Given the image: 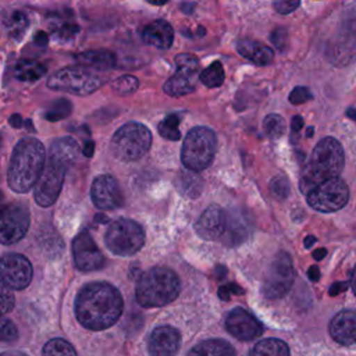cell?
Here are the masks:
<instances>
[{
	"mask_svg": "<svg viewBox=\"0 0 356 356\" xmlns=\"http://www.w3.org/2000/svg\"><path fill=\"white\" fill-rule=\"evenodd\" d=\"M122 307V296L115 286L107 282H90L76 295L75 316L85 328L102 331L118 321Z\"/></svg>",
	"mask_w": 356,
	"mask_h": 356,
	"instance_id": "1",
	"label": "cell"
},
{
	"mask_svg": "<svg viewBox=\"0 0 356 356\" xmlns=\"http://www.w3.org/2000/svg\"><path fill=\"white\" fill-rule=\"evenodd\" d=\"M46 164V152L40 140L35 138L21 139L11 154L7 184L18 193L28 192L35 186Z\"/></svg>",
	"mask_w": 356,
	"mask_h": 356,
	"instance_id": "2",
	"label": "cell"
},
{
	"mask_svg": "<svg viewBox=\"0 0 356 356\" xmlns=\"http://www.w3.org/2000/svg\"><path fill=\"white\" fill-rule=\"evenodd\" d=\"M343 163L345 154L342 145L331 136L321 139L314 146L310 159L302 170L299 178L300 191L307 195L313 188L324 181L339 177L343 170Z\"/></svg>",
	"mask_w": 356,
	"mask_h": 356,
	"instance_id": "3",
	"label": "cell"
},
{
	"mask_svg": "<svg viewBox=\"0 0 356 356\" xmlns=\"http://www.w3.org/2000/svg\"><path fill=\"white\" fill-rule=\"evenodd\" d=\"M178 275L167 267H153L143 273L136 284V300L143 307H161L179 295Z\"/></svg>",
	"mask_w": 356,
	"mask_h": 356,
	"instance_id": "4",
	"label": "cell"
},
{
	"mask_svg": "<svg viewBox=\"0 0 356 356\" xmlns=\"http://www.w3.org/2000/svg\"><path fill=\"white\" fill-rule=\"evenodd\" d=\"M216 147V134L207 127H195L184 139L181 160L189 171H202L211 164Z\"/></svg>",
	"mask_w": 356,
	"mask_h": 356,
	"instance_id": "5",
	"label": "cell"
},
{
	"mask_svg": "<svg viewBox=\"0 0 356 356\" xmlns=\"http://www.w3.org/2000/svg\"><path fill=\"white\" fill-rule=\"evenodd\" d=\"M152 145V132L140 122H127L111 138V152L122 161H135L143 157Z\"/></svg>",
	"mask_w": 356,
	"mask_h": 356,
	"instance_id": "6",
	"label": "cell"
},
{
	"mask_svg": "<svg viewBox=\"0 0 356 356\" xmlns=\"http://www.w3.org/2000/svg\"><path fill=\"white\" fill-rule=\"evenodd\" d=\"M102 85L103 78L85 67H64L47 79V86L50 89L76 96H88Z\"/></svg>",
	"mask_w": 356,
	"mask_h": 356,
	"instance_id": "7",
	"label": "cell"
},
{
	"mask_svg": "<svg viewBox=\"0 0 356 356\" xmlns=\"http://www.w3.org/2000/svg\"><path fill=\"white\" fill-rule=\"evenodd\" d=\"M106 246L117 256H132L145 245V231L131 218L113 221L104 236Z\"/></svg>",
	"mask_w": 356,
	"mask_h": 356,
	"instance_id": "8",
	"label": "cell"
},
{
	"mask_svg": "<svg viewBox=\"0 0 356 356\" xmlns=\"http://www.w3.org/2000/svg\"><path fill=\"white\" fill-rule=\"evenodd\" d=\"M295 280L292 259L286 252H278L273 259L264 277L261 292L267 299H278L285 296Z\"/></svg>",
	"mask_w": 356,
	"mask_h": 356,
	"instance_id": "9",
	"label": "cell"
},
{
	"mask_svg": "<svg viewBox=\"0 0 356 356\" xmlns=\"http://www.w3.org/2000/svg\"><path fill=\"white\" fill-rule=\"evenodd\" d=\"M309 206L317 211L332 213L342 209L349 200V189L339 177L330 178L306 195Z\"/></svg>",
	"mask_w": 356,
	"mask_h": 356,
	"instance_id": "10",
	"label": "cell"
},
{
	"mask_svg": "<svg viewBox=\"0 0 356 356\" xmlns=\"http://www.w3.org/2000/svg\"><path fill=\"white\" fill-rule=\"evenodd\" d=\"M199 60L191 53H181L175 58V72L164 83V92L179 97L195 90L199 79Z\"/></svg>",
	"mask_w": 356,
	"mask_h": 356,
	"instance_id": "11",
	"label": "cell"
},
{
	"mask_svg": "<svg viewBox=\"0 0 356 356\" xmlns=\"http://www.w3.org/2000/svg\"><path fill=\"white\" fill-rule=\"evenodd\" d=\"M67 170L65 165L46 159L44 168L33 186L35 202L39 206L50 207L57 200Z\"/></svg>",
	"mask_w": 356,
	"mask_h": 356,
	"instance_id": "12",
	"label": "cell"
},
{
	"mask_svg": "<svg viewBox=\"0 0 356 356\" xmlns=\"http://www.w3.org/2000/svg\"><path fill=\"white\" fill-rule=\"evenodd\" d=\"M327 58L339 67L356 61V19H348L341 24L327 46Z\"/></svg>",
	"mask_w": 356,
	"mask_h": 356,
	"instance_id": "13",
	"label": "cell"
},
{
	"mask_svg": "<svg viewBox=\"0 0 356 356\" xmlns=\"http://www.w3.org/2000/svg\"><path fill=\"white\" fill-rule=\"evenodd\" d=\"M29 211L25 204L11 203L1 211L0 241L3 245H11L22 239L29 228Z\"/></svg>",
	"mask_w": 356,
	"mask_h": 356,
	"instance_id": "14",
	"label": "cell"
},
{
	"mask_svg": "<svg viewBox=\"0 0 356 356\" xmlns=\"http://www.w3.org/2000/svg\"><path fill=\"white\" fill-rule=\"evenodd\" d=\"M29 260L18 253H7L1 259V282L11 289H24L32 281Z\"/></svg>",
	"mask_w": 356,
	"mask_h": 356,
	"instance_id": "15",
	"label": "cell"
},
{
	"mask_svg": "<svg viewBox=\"0 0 356 356\" xmlns=\"http://www.w3.org/2000/svg\"><path fill=\"white\" fill-rule=\"evenodd\" d=\"M75 267L81 271H95L104 266V256L88 232H81L72 241Z\"/></svg>",
	"mask_w": 356,
	"mask_h": 356,
	"instance_id": "16",
	"label": "cell"
},
{
	"mask_svg": "<svg viewBox=\"0 0 356 356\" xmlns=\"http://www.w3.org/2000/svg\"><path fill=\"white\" fill-rule=\"evenodd\" d=\"M90 197L93 204L100 210L118 209L124 202L117 179L107 174L95 178L90 188Z\"/></svg>",
	"mask_w": 356,
	"mask_h": 356,
	"instance_id": "17",
	"label": "cell"
},
{
	"mask_svg": "<svg viewBox=\"0 0 356 356\" xmlns=\"http://www.w3.org/2000/svg\"><path fill=\"white\" fill-rule=\"evenodd\" d=\"M225 327L231 335L241 341L256 339L264 331L261 323L242 307H235L229 312L225 318Z\"/></svg>",
	"mask_w": 356,
	"mask_h": 356,
	"instance_id": "18",
	"label": "cell"
},
{
	"mask_svg": "<svg viewBox=\"0 0 356 356\" xmlns=\"http://www.w3.org/2000/svg\"><path fill=\"white\" fill-rule=\"evenodd\" d=\"M228 224V211L220 206H209L196 222L197 234L206 241L222 239Z\"/></svg>",
	"mask_w": 356,
	"mask_h": 356,
	"instance_id": "19",
	"label": "cell"
},
{
	"mask_svg": "<svg viewBox=\"0 0 356 356\" xmlns=\"http://www.w3.org/2000/svg\"><path fill=\"white\" fill-rule=\"evenodd\" d=\"M147 348L152 356H175L181 348V334L171 325H160L152 331Z\"/></svg>",
	"mask_w": 356,
	"mask_h": 356,
	"instance_id": "20",
	"label": "cell"
},
{
	"mask_svg": "<svg viewBox=\"0 0 356 356\" xmlns=\"http://www.w3.org/2000/svg\"><path fill=\"white\" fill-rule=\"evenodd\" d=\"M330 335L341 345H352L356 342V312L342 310L332 317L328 325Z\"/></svg>",
	"mask_w": 356,
	"mask_h": 356,
	"instance_id": "21",
	"label": "cell"
},
{
	"mask_svg": "<svg viewBox=\"0 0 356 356\" xmlns=\"http://www.w3.org/2000/svg\"><path fill=\"white\" fill-rule=\"evenodd\" d=\"M142 40L157 49H168L174 42V29L164 19H156L142 29Z\"/></svg>",
	"mask_w": 356,
	"mask_h": 356,
	"instance_id": "22",
	"label": "cell"
},
{
	"mask_svg": "<svg viewBox=\"0 0 356 356\" xmlns=\"http://www.w3.org/2000/svg\"><path fill=\"white\" fill-rule=\"evenodd\" d=\"M250 227H252L250 221L243 213L236 210L228 211V224L221 241L228 246H236L243 241H246L252 229Z\"/></svg>",
	"mask_w": 356,
	"mask_h": 356,
	"instance_id": "23",
	"label": "cell"
},
{
	"mask_svg": "<svg viewBox=\"0 0 356 356\" xmlns=\"http://www.w3.org/2000/svg\"><path fill=\"white\" fill-rule=\"evenodd\" d=\"M238 53L256 65H267L274 58V51L267 44L253 39H241L236 43Z\"/></svg>",
	"mask_w": 356,
	"mask_h": 356,
	"instance_id": "24",
	"label": "cell"
},
{
	"mask_svg": "<svg viewBox=\"0 0 356 356\" xmlns=\"http://www.w3.org/2000/svg\"><path fill=\"white\" fill-rule=\"evenodd\" d=\"M79 150L81 149L74 138H70V136L58 138L51 143L47 159L57 161L65 165L67 168H70L78 160Z\"/></svg>",
	"mask_w": 356,
	"mask_h": 356,
	"instance_id": "25",
	"label": "cell"
},
{
	"mask_svg": "<svg viewBox=\"0 0 356 356\" xmlns=\"http://www.w3.org/2000/svg\"><path fill=\"white\" fill-rule=\"evenodd\" d=\"M76 61L78 64L86 67V68H92V70H110L115 65L117 58L115 54L110 50H88V51H82L76 56Z\"/></svg>",
	"mask_w": 356,
	"mask_h": 356,
	"instance_id": "26",
	"label": "cell"
},
{
	"mask_svg": "<svg viewBox=\"0 0 356 356\" xmlns=\"http://www.w3.org/2000/svg\"><path fill=\"white\" fill-rule=\"evenodd\" d=\"M188 356H236V352L227 341L206 339L192 348Z\"/></svg>",
	"mask_w": 356,
	"mask_h": 356,
	"instance_id": "27",
	"label": "cell"
},
{
	"mask_svg": "<svg viewBox=\"0 0 356 356\" xmlns=\"http://www.w3.org/2000/svg\"><path fill=\"white\" fill-rule=\"evenodd\" d=\"M44 74H46L44 64L35 60H29V58L19 60L14 67V76L22 82L38 81Z\"/></svg>",
	"mask_w": 356,
	"mask_h": 356,
	"instance_id": "28",
	"label": "cell"
},
{
	"mask_svg": "<svg viewBox=\"0 0 356 356\" xmlns=\"http://www.w3.org/2000/svg\"><path fill=\"white\" fill-rule=\"evenodd\" d=\"M249 356H291L288 345L277 338L259 341L250 350Z\"/></svg>",
	"mask_w": 356,
	"mask_h": 356,
	"instance_id": "29",
	"label": "cell"
},
{
	"mask_svg": "<svg viewBox=\"0 0 356 356\" xmlns=\"http://www.w3.org/2000/svg\"><path fill=\"white\" fill-rule=\"evenodd\" d=\"M28 26H29V19L24 11H19V10L11 11L4 18V28L8 36L14 40H19L25 35Z\"/></svg>",
	"mask_w": 356,
	"mask_h": 356,
	"instance_id": "30",
	"label": "cell"
},
{
	"mask_svg": "<svg viewBox=\"0 0 356 356\" xmlns=\"http://www.w3.org/2000/svg\"><path fill=\"white\" fill-rule=\"evenodd\" d=\"M175 186L184 196H188L192 199L197 197L203 189L202 179L196 174H192V172L179 174L175 181Z\"/></svg>",
	"mask_w": 356,
	"mask_h": 356,
	"instance_id": "31",
	"label": "cell"
},
{
	"mask_svg": "<svg viewBox=\"0 0 356 356\" xmlns=\"http://www.w3.org/2000/svg\"><path fill=\"white\" fill-rule=\"evenodd\" d=\"M199 81L207 88H218L224 82V68L220 61H213L207 68H204L200 75Z\"/></svg>",
	"mask_w": 356,
	"mask_h": 356,
	"instance_id": "32",
	"label": "cell"
},
{
	"mask_svg": "<svg viewBox=\"0 0 356 356\" xmlns=\"http://www.w3.org/2000/svg\"><path fill=\"white\" fill-rule=\"evenodd\" d=\"M42 356H78L74 346L63 338H53L43 346Z\"/></svg>",
	"mask_w": 356,
	"mask_h": 356,
	"instance_id": "33",
	"label": "cell"
},
{
	"mask_svg": "<svg viewBox=\"0 0 356 356\" xmlns=\"http://www.w3.org/2000/svg\"><path fill=\"white\" fill-rule=\"evenodd\" d=\"M51 28H53L54 38H57L61 42L71 40L79 32V26L76 24H74L72 21H68L65 18H58V17H56L54 24H51Z\"/></svg>",
	"mask_w": 356,
	"mask_h": 356,
	"instance_id": "34",
	"label": "cell"
},
{
	"mask_svg": "<svg viewBox=\"0 0 356 356\" xmlns=\"http://www.w3.org/2000/svg\"><path fill=\"white\" fill-rule=\"evenodd\" d=\"M139 86V81L134 75H121L111 82V90L118 96H128L134 93Z\"/></svg>",
	"mask_w": 356,
	"mask_h": 356,
	"instance_id": "35",
	"label": "cell"
},
{
	"mask_svg": "<svg viewBox=\"0 0 356 356\" xmlns=\"http://www.w3.org/2000/svg\"><path fill=\"white\" fill-rule=\"evenodd\" d=\"M263 129L271 139H278L285 132V120L280 114H268L263 120Z\"/></svg>",
	"mask_w": 356,
	"mask_h": 356,
	"instance_id": "36",
	"label": "cell"
},
{
	"mask_svg": "<svg viewBox=\"0 0 356 356\" xmlns=\"http://www.w3.org/2000/svg\"><path fill=\"white\" fill-rule=\"evenodd\" d=\"M178 125H179V117L177 114H170L159 124V134L165 139L178 140L181 138Z\"/></svg>",
	"mask_w": 356,
	"mask_h": 356,
	"instance_id": "37",
	"label": "cell"
},
{
	"mask_svg": "<svg viewBox=\"0 0 356 356\" xmlns=\"http://www.w3.org/2000/svg\"><path fill=\"white\" fill-rule=\"evenodd\" d=\"M71 111H72V104L67 99H57L50 104V107L44 113V118L49 121H60L68 117Z\"/></svg>",
	"mask_w": 356,
	"mask_h": 356,
	"instance_id": "38",
	"label": "cell"
},
{
	"mask_svg": "<svg viewBox=\"0 0 356 356\" xmlns=\"http://www.w3.org/2000/svg\"><path fill=\"white\" fill-rule=\"evenodd\" d=\"M289 191H291L289 181L285 177L278 175V177L271 179V182H270V192H271V195L275 199H278V200L286 199L288 195H289Z\"/></svg>",
	"mask_w": 356,
	"mask_h": 356,
	"instance_id": "39",
	"label": "cell"
},
{
	"mask_svg": "<svg viewBox=\"0 0 356 356\" xmlns=\"http://www.w3.org/2000/svg\"><path fill=\"white\" fill-rule=\"evenodd\" d=\"M0 335L4 342H14L18 338V330L11 320L3 318L0 324Z\"/></svg>",
	"mask_w": 356,
	"mask_h": 356,
	"instance_id": "40",
	"label": "cell"
},
{
	"mask_svg": "<svg viewBox=\"0 0 356 356\" xmlns=\"http://www.w3.org/2000/svg\"><path fill=\"white\" fill-rule=\"evenodd\" d=\"M313 96L310 93V90L305 86H296L291 93H289V102L292 104H302L307 100H310Z\"/></svg>",
	"mask_w": 356,
	"mask_h": 356,
	"instance_id": "41",
	"label": "cell"
},
{
	"mask_svg": "<svg viewBox=\"0 0 356 356\" xmlns=\"http://www.w3.org/2000/svg\"><path fill=\"white\" fill-rule=\"evenodd\" d=\"M270 39L273 42V44L278 49V50H285V46L288 43V33H286V29L284 28H277L271 32L270 35Z\"/></svg>",
	"mask_w": 356,
	"mask_h": 356,
	"instance_id": "42",
	"label": "cell"
},
{
	"mask_svg": "<svg viewBox=\"0 0 356 356\" xmlns=\"http://www.w3.org/2000/svg\"><path fill=\"white\" fill-rule=\"evenodd\" d=\"M14 307V296L11 293V288L6 284H1V313L6 314L11 312Z\"/></svg>",
	"mask_w": 356,
	"mask_h": 356,
	"instance_id": "43",
	"label": "cell"
},
{
	"mask_svg": "<svg viewBox=\"0 0 356 356\" xmlns=\"http://www.w3.org/2000/svg\"><path fill=\"white\" fill-rule=\"evenodd\" d=\"M300 0H274V10L280 14H289L299 7Z\"/></svg>",
	"mask_w": 356,
	"mask_h": 356,
	"instance_id": "44",
	"label": "cell"
},
{
	"mask_svg": "<svg viewBox=\"0 0 356 356\" xmlns=\"http://www.w3.org/2000/svg\"><path fill=\"white\" fill-rule=\"evenodd\" d=\"M235 293V292H238V293H242L243 291L238 286V285H235V284H229V285H227V286H221L220 289H218V295H220V298L221 299H228V295H231V293Z\"/></svg>",
	"mask_w": 356,
	"mask_h": 356,
	"instance_id": "45",
	"label": "cell"
},
{
	"mask_svg": "<svg viewBox=\"0 0 356 356\" xmlns=\"http://www.w3.org/2000/svg\"><path fill=\"white\" fill-rule=\"evenodd\" d=\"M349 285H350V281H342V282H334L331 286H330V289H328V293L331 295V296H337V295H339L341 292H343V291H346L348 288H349Z\"/></svg>",
	"mask_w": 356,
	"mask_h": 356,
	"instance_id": "46",
	"label": "cell"
},
{
	"mask_svg": "<svg viewBox=\"0 0 356 356\" xmlns=\"http://www.w3.org/2000/svg\"><path fill=\"white\" fill-rule=\"evenodd\" d=\"M47 40H49L47 33L43 32V31L36 32V35H35V38H33V42H35V44H38V46H46V44H47Z\"/></svg>",
	"mask_w": 356,
	"mask_h": 356,
	"instance_id": "47",
	"label": "cell"
},
{
	"mask_svg": "<svg viewBox=\"0 0 356 356\" xmlns=\"http://www.w3.org/2000/svg\"><path fill=\"white\" fill-rule=\"evenodd\" d=\"M302 127H303V118H302L300 115H295V117L292 118V121H291V129H292V132H293V134L299 132V131L302 129Z\"/></svg>",
	"mask_w": 356,
	"mask_h": 356,
	"instance_id": "48",
	"label": "cell"
},
{
	"mask_svg": "<svg viewBox=\"0 0 356 356\" xmlns=\"http://www.w3.org/2000/svg\"><path fill=\"white\" fill-rule=\"evenodd\" d=\"M8 121H10V125L14 127V128H21L22 124H24L22 122V117L19 114H13Z\"/></svg>",
	"mask_w": 356,
	"mask_h": 356,
	"instance_id": "49",
	"label": "cell"
},
{
	"mask_svg": "<svg viewBox=\"0 0 356 356\" xmlns=\"http://www.w3.org/2000/svg\"><path fill=\"white\" fill-rule=\"evenodd\" d=\"M307 275H309V278L312 280V281H318L320 280V270H318V267L317 266H312L310 268H309V271H307Z\"/></svg>",
	"mask_w": 356,
	"mask_h": 356,
	"instance_id": "50",
	"label": "cell"
},
{
	"mask_svg": "<svg viewBox=\"0 0 356 356\" xmlns=\"http://www.w3.org/2000/svg\"><path fill=\"white\" fill-rule=\"evenodd\" d=\"M93 149H95L93 140H88V142L85 143V146H83V154H85L86 157H92V156H93Z\"/></svg>",
	"mask_w": 356,
	"mask_h": 356,
	"instance_id": "51",
	"label": "cell"
},
{
	"mask_svg": "<svg viewBox=\"0 0 356 356\" xmlns=\"http://www.w3.org/2000/svg\"><path fill=\"white\" fill-rule=\"evenodd\" d=\"M325 254H327V250L324 248H320V249L313 252V259L314 260H321V259L325 257Z\"/></svg>",
	"mask_w": 356,
	"mask_h": 356,
	"instance_id": "52",
	"label": "cell"
},
{
	"mask_svg": "<svg viewBox=\"0 0 356 356\" xmlns=\"http://www.w3.org/2000/svg\"><path fill=\"white\" fill-rule=\"evenodd\" d=\"M350 286L353 289V293L356 295V266L353 267V271H352V278H350Z\"/></svg>",
	"mask_w": 356,
	"mask_h": 356,
	"instance_id": "53",
	"label": "cell"
},
{
	"mask_svg": "<svg viewBox=\"0 0 356 356\" xmlns=\"http://www.w3.org/2000/svg\"><path fill=\"white\" fill-rule=\"evenodd\" d=\"M1 356H28V355L21 350H8V352H4Z\"/></svg>",
	"mask_w": 356,
	"mask_h": 356,
	"instance_id": "54",
	"label": "cell"
},
{
	"mask_svg": "<svg viewBox=\"0 0 356 356\" xmlns=\"http://www.w3.org/2000/svg\"><path fill=\"white\" fill-rule=\"evenodd\" d=\"M316 242V238L313 235H309L305 238V248H310Z\"/></svg>",
	"mask_w": 356,
	"mask_h": 356,
	"instance_id": "55",
	"label": "cell"
},
{
	"mask_svg": "<svg viewBox=\"0 0 356 356\" xmlns=\"http://www.w3.org/2000/svg\"><path fill=\"white\" fill-rule=\"evenodd\" d=\"M147 3H150V4H153V6H163V4H165L168 0H146Z\"/></svg>",
	"mask_w": 356,
	"mask_h": 356,
	"instance_id": "56",
	"label": "cell"
},
{
	"mask_svg": "<svg viewBox=\"0 0 356 356\" xmlns=\"http://www.w3.org/2000/svg\"><path fill=\"white\" fill-rule=\"evenodd\" d=\"M346 115H348L349 118H352V120L356 121V110H355V108H349V110L346 111Z\"/></svg>",
	"mask_w": 356,
	"mask_h": 356,
	"instance_id": "57",
	"label": "cell"
},
{
	"mask_svg": "<svg viewBox=\"0 0 356 356\" xmlns=\"http://www.w3.org/2000/svg\"><path fill=\"white\" fill-rule=\"evenodd\" d=\"M306 135H307L309 138L313 135V127H309V128H307V134H306Z\"/></svg>",
	"mask_w": 356,
	"mask_h": 356,
	"instance_id": "58",
	"label": "cell"
}]
</instances>
